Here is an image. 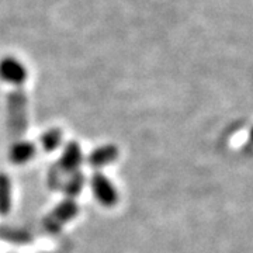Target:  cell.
I'll return each mask as SVG.
<instances>
[{
  "mask_svg": "<svg viewBox=\"0 0 253 253\" xmlns=\"http://www.w3.org/2000/svg\"><path fill=\"white\" fill-rule=\"evenodd\" d=\"M36 152V145L33 142H30V141H16L10 148L9 159L13 165H26L34 158Z\"/></svg>",
  "mask_w": 253,
  "mask_h": 253,
  "instance_id": "cell-8",
  "label": "cell"
},
{
  "mask_svg": "<svg viewBox=\"0 0 253 253\" xmlns=\"http://www.w3.org/2000/svg\"><path fill=\"white\" fill-rule=\"evenodd\" d=\"M0 241L11 245H30L34 242V234L21 226L0 225Z\"/></svg>",
  "mask_w": 253,
  "mask_h": 253,
  "instance_id": "cell-6",
  "label": "cell"
},
{
  "mask_svg": "<svg viewBox=\"0 0 253 253\" xmlns=\"http://www.w3.org/2000/svg\"><path fill=\"white\" fill-rule=\"evenodd\" d=\"M78 212H79L78 203L73 199H65L59 204H56L54 210L42 218L41 226L46 234L55 235L69 221H72L73 218L78 215Z\"/></svg>",
  "mask_w": 253,
  "mask_h": 253,
  "instance_id": "cell-2",
  "label": "cell"
},
{
  "mask_svg": "<svg viewBox=\"0 0 253 253\" xmlns=\"http://www.w3.org/2000/svg\"><path fill=\"white\" fill-rule=\"evenodd\" d=\"M84 181H86V176L81 170L71 173L69 177L66 180H63L62 189H61L63 191V194L66 196V199L75 200L76 196H79L83 186H84Z\"/></svg>",
  "mask_w": 253,
  "mask_h": 253,
  "instance_id": "cell-9",
  "label": "cell"
},
{
  "mask_svg": "<svg viewBox=\"0 0 253 253\" xmlns=\"http://www.w3.org/2000/svg\"><path fill=\"white\" fill-rule=\"evenodd\" d=\"M83 155H82L81 145L76 141H69L65 145L59 161L56 162V166L62 170L63 174H71V173L79 170Z\"/></svg>",
  "mask_w": 253,
  "mask_h": 253,
  "instance_id": "cell-4",
  "label": "cell"
},
{
  "mask_svg": "<svg viewBox=\"0 0 253 253\" xmlns=\"http://www.w3.org/2000/svg\"><path fill=\"white\" fill-rule=\"evenodd\" d=\"M90 187L96 200L101 206L111 207L117 204L118 193L109 177L101 172H94L90 179Z\"/></svg>",
  "mask_w": 253,
  "mask_h": 253,
  "instance_id": "cell-3",
  "label": "cell"
},
{
  "mask_svg": "<svg viewBox=\"0 0 253 253\" xmlns=\"http://www.w3.org/2000/svg\"><path fill=\"white\" fill-rule=\"evenodd\" d=\"M11 210V180L7 174L0 173V215H7Z\"/></svg>",
  "mask_w": 253,
  "mask_h": 253,
  "instance_id": "cell-10",
  "label": "cell"
},
{
  "mask_svg": "<svg viewBox=\"0 0 253 253\" xmlns=\"http://www.w3.org/2000/svg\"><path fill=\"white\" fill-rule=\"evenodd\" d=\"M118 158V148L116 145H101L93 149L87 156V163L93 169H101L107 165H111Z\"/></svg>",
  "mask_w": 253,
  "mask_h": 253,
  "instance_id": "cell-7",
  "label": "cell"
},
{
  "mask_svg": "<svg viewBox=\"0 0 253 253\" xmlns=\"http://www.w3.org/2000/svg\"><path fill=\"white\" fill-rule=\"evenodd\" d=\"M63 177H65V174H63L62 170L56 166V163L52 165V166L48 169V176H46L48 187L51 190H61L63 184Z\"/></svg>",
  "mask_w": 253,
  "mask_h": 253,
  "instance_id": "cell-12",
  "label": "cell"
},
{
  "mask_svg": "<svg viewBox=\"0 0 253 253\" xmlns=\"http://www.w3.org/2000/svg\"><path fill=\"white\" fill-rule=\"evenodd\" d=\"M0 78L16 86H21L27 79V72H26V68L18 62L17 59L4 58L0 62Z\"/></svg>",
  "mask_w": 253,
  "mask_h": 253,
  "instance_id": "cell-5",
  "label": "cell"
},
{
  "mask_svg": "<svg viewBox=\"0 0 253 253\" xmlns=\"http://www.w3.org/2000/svg\"><path fill=\"white\" fill-rule=\"evenodd\" d=\"M63 132L59 128H49L41 136V145L46 152H52L62 144Z\"/></svg>",
  "mask_w": 253,
  "mask_h": 253,
  "instance_id": "cell-11",
  "label": "cell"
},
{
  "mask_svg": "<svg viewBox=\"0 0 253 253\" xmlns=\"http://www.w3.org/2000/svg\"><path fill=\"white\" fill-rule=\"evenodd\" d=\"M27 96L21 86H16L7 96V129L10 135L20 138L27 132Z\"/></svg>",
  "mask_w": 253,
  "mask_h": 253,
  "instance_id": "cell-1",
  "label": "cell"
}]
</instances>
